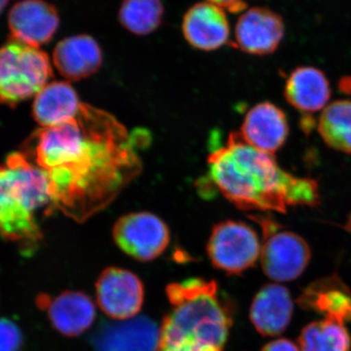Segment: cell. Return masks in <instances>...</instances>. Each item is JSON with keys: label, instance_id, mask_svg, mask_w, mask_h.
Returning <instances> with one entry per match:
<instances>
[{"label": "cell", "instance_id": "1", "mask_svg": "<svg viewBox=\"0 0 351 351\" xmlns=\"http://www.w3.org/2000/svg\"><path fill=\"white\" fill-rule=\"evenodd\" d=\"M137 141L110 113L82 103L75 119L34 132L23 152L47 173L52 212L83 223L140 174Z\"/></svg>", "mask_w": 351, "mask_h": 351}, {"label": "cell", "instance_id": "2", "mask_svg": "<svg viewBox=\"0 0 351 351\" xmlns=\"http://www.w3.org/2000/svg\"><path fill=\"white\" fill-rule=\"evenodd\" d=\"M208 172L219 193L242 211L286 213L290 206L320 203L315 180L283 170L274 154L247 144L239 132L210 154Z\"/></svg>", "mask_w": 351, "mask_h": 351}, {"label": "cell", "instance_id": "3", "mask_svg": "<svg viewBox=\"0 0 351 351\" xmlns=\"http://www.w3.org/2000/svg\"><path fill=\"white\" fill-rule=\"evenodd\" d=\"M170 309L157 351H223L232 311L214 280L191 278L166 287Z\"/></svg>", "mask_w": 351, "mask_h": 351}, {"label": "cell", "instance_id": "4", "mask_svg": "<svg viewBox=\"0 0 351 351\" xmlns=\"http://www.w3.org/2000/svg\"><path fill=\"white\" fill-rule=\"evenodd\" d=\"M52 193L46 171L23 152L7 156L0 165V237L17 242L25 250L43 239L36 212H52Z\"/></svg>", "mask_w": 351, "mask_h": 351}, {"label": "cell", "instance_id": "5", "mask_svg": "<svg viewBox=\"0 0 351 351\" xmlns=\"http://www.w3.org/2000/svg\"><path fill=\"white\" fill-rule=\"evenodd\" d=\"M51 76L49 57L39 48L10 39L0 47V105L16 107L36 96Z\"/></svg>", "mask_w": 351, "mask_h": 351}, {"label": "cell", "instance_id": "6", "mask_svg": "<svg viewBox=\"0 0 351 351\" xmlns=\"http://www.w3.org/2000/svg\"><path fill=\"white\" fill-rule=\"evenodd\" d=\"M250 218L262 228L260 260L265 276L278 282L301 276L311 258L306 240L297 233L283 230L270 216L253 215Z\"/></svg>", "mask_w": 351, "mask_h": 351}, {"label": "cell", "instance_id": "7", "mask_svg": "<svg viewBox=\"0 0 351 351\" xmlns=\"http://www.w3.org/2000/svg\"><path fill=\"white\" fill-rule=\"evenodd\" d=\"M262 242L257 232L243 221L217 223L208 240V257L216 269L237 276L251 269L261 257Z\"/></svg>", "mask_w": 351, "mask_h": 351}, {"label": "cell", "instance_id": "8", "mask_svg": "<svg viewBox=\"0 0 351 351\" xmlns=\"http://www.w3.org/2000/svg\"><path fill=\"white\" fill-rule=\"evenodd\" d=\"M112 237L120 250L140 262L160 257L170 243L167 225L149 212L122 216L113 226Z\"/></svg>", "mask_w": 351, "mask_h": 351}, {"label": "cell", "instance_id": "9", "mask_svg": "<svg viewBox=\"0 0 351 351\" xmlns=\"http://www.w3.org/2000/svg\"><path fill=\"white\" fill-rule=\"evenodd\" d=\"M97 304L115 321L136 317L144 304L145 290L135 274L120 267H107L96 282Z\"/></svg>", "mask_w": 351, "mask_h": 351}, {"label": "cell", "instance_id": "10", "mask_svg": "<svg viewBox=\"0 0 351 351\" xmlns=\"http://www.w3.org/2000/svg\"><path fill=\"white\" fill-rule=\"evenodd\" d=\"M280 14L267 7L246 9L235 25L234 46L246 54L267 56L278 49L285 36Z\"/></svg>", "mask_w": 351, "mask_h": 351}, {"label": "cell", "instance_id": "11", "mask_svg": "<svg viewBox=\"0 0 351 351\" xmlns=\"http://www.w3.org/2000/svg\"><path fill=\"white\" fill-rule=\"evenodd\" d=\"M36 304L47 315L53 328L68 338L82 336L96 319V306L80 291H64L56 295L40 294Z\"/></svg>", "mask_w": 351, "mask_h": 351}, {"label": "cell", "instance_id": "12", "mask_svg": "<svg viewBox=\"0 0 351 351\" xmlns=\"http://www.w3.org/2000/svg\"><path fill=\"white\" fill-rule=\"evenodd\" d=\"M59 25L56 7L45 0H21L9 11L10 40L32 47L50 43Z\"/></svg>", "mask_w": 351, "mask_h": 351}, {"label": "cell", "instance_id": "13", "mask_svg": "<svg viewBox=\"0 0 351 351\" xmlns=\"http://www.w3.org/2000/svg\"><path fill=\"white\" fill-rule=\"evenodd\" d=\"M101 325L92 345L96 351H157L160 327L145 316Z\"/></svg>", "mask_w": 351, "mask_h": 351}, {"label": "cell", "instance_id": "14", "mask_svg": "<svg viewBox=\"0 0 351 351\" xmlns=\"http://www.w3.org/2000/svg\"><path fill=\"white\" fill-rule=\"evenodd\" d=\"M239 133L247 144L274 156L287 141V117L274 104L263 101L254 106L245 115Z\"/></svg>", "mask_w": 351, "mask_h": 351}, {"label": "cell", "instance_id": "15", "mask_svg": "<svg viewBox=\"0 0 351 351\" xmlns=\"http://www.w3.org/2000/svg\"><path fill=\"white\" fill-rule=\"evenodd\" d=\"M182 31L189 45L202 51L223 47L230 36L226 11L207 1L196 3L186 11Z\"/></svg>", "mask_w": 351, "mask_h": 351}, {"label": "cell", "instance_id": "16", "mask_svg": "<svg viewBox=\"0 0 351 351\" xmlns=\"http://www.w3.org/2000/svg\"><path fill=\"white\" fill-rule=\"evenodd\" d=\"M302 309L319 313L324 319L351 322V290L338 274L313 281L297 300Z\"/></svg>", "mask_w": 351, "mask_h": 351}, {"label": "cell", "instance_id": "17", "mask_svg": "<svg viewBox=\"0 0 351 351\" xmlns=\"http://www.w3.org/2000/svg\"><path fill=\"white\" fill-rule=\"evenodd\" d=\"M53 63L60 75L71 82H78L100 69L103 52L96 39L88 34H77L57 44Z\"/></svg>", "mask_w": 351, "mask_h": 351}, {"label": "cell", "instance_id": "18", "mask_svg": "<svg viewBox=\"0 0 351 351\" xmlns=\"http://www.w3.org/2000/svg\"><path fill=\"white\" fill-rule=\"evenodd\" d=\"M294 304L288 289L267 284L260 289L250 307V320L263 336L282 334L292 319Z\"/></svg>", "mask_w": 351, "mask_h": 351}, {"label": "cell", "instance_id": "19", "mask_svg": "<svg viewBox=\"0 0 351 351\" xmlns=\"http://www.w3.org/2000/svg\"><path fill=\"white\" fill-rule=\"evenodd\" d=\"M326 75L314 66H298L286 80L284 97L288 104L302 113L320 112L331 98Z\"/></svg>", "mask_w": 351, "mask_h": 351}, {"label": "cell", "instance_id": "20", "mask_svg": "<svg viewBox=\"0 0 351 351\" xmlns=\"http://www.w3.org/2000/svg\"><path fill=\"white\" fill-rule=\"evenodd\" d=\"M82 106L69 82H51L34 97L32 117L41 127L57 126L75 119Z\"/></svg>", "mask_w": 351, "mask_h": 351}, {"label": "cell", "instance_id": "21", "mask_svg": "<svg viewBox=\"0 0 351 351\" xmlns=\"http://www.w3.org/2000/svg\"><path fill=\"white\" fill-rule=\"evenodd\" d=\"M318 133L328 147L351 154V101L329 104L321 113Z\"/></svg>", "mask_w": 351, "mask_h": 351}, {"label": "cell", "instance_id": "22", "mask_svg": "<svg viewBox=\"0 0 351 351\" xmlns=\"http://www.w3.org/2000/svg\"><path fill=\"white\" fill-rule=\"evenodd\" d=\"M301 351H351V338L345 324L323 319L309 323L299 338Z\"/></svg>", "mask_w": 351, "mask_h": 351}, {"label": "cell", "instance_id": "23", "mask_svg": "<svg viewBox=\"0 0 351 351\" xmlns=\"http://www.w3.org/2000/svg\"><path fill=\"white\" fill-rule=\"evenodd\" d=\"M164 12L161 0H122L119 20L131 34L147 36L162 24Z\"/></svg>", "mask_w": 351, "mask_h": 351}, {"label": "cell", "instance_id": "24", "mask_svg": "<svg viewBox=\"0 0 351 351\" xmlns=\"http://www.w3.org/2000/svg\"><path fill=\"white\" fill-rule=\"evenodd\" d=\"M23 343L20 327L8 318H0V351H21Z\"/></svg>", "mask_w": 351, "mask_h": 351}, {"label": "cell", "instance_id": "25", "mask_svg": "<svg viewBox=\"0 0 351 351\" xmlns=\"http://www.w3.org/2000/svg\"><path fill=\"white\" fill-rule=\"evenodd\" d=\"M214 5L221 7L230 13L244 12L248 6L249 0H206Z\"/></svg>", "mask_w": 351, "mask_h": 351}, {"label": "cell", "instance_id": "26", "mask_svg": "<svg viewBox=\"0 0 351 351\" xmlns=\"http://www.w3.org/2000/svg\"><path fill=\"white\" fill-rule=\"evenodd\" d=\"M261 351H301L299 346H295L293 341L286 339H278L270 341L263 346Z\"/></svg>", "mask_w": 351, "mask_h": 351}, {"label": "cell", "instance_id": "27", "mask_svg": "<svg viewBox=\"0 0 351 351\" xmlns=\"http://www.w3.org/2000/svg\"><path fill=\"white\" fill-rule=\"evenodd\" d=\"M11 1L12 0H0V16H1V14L3 13V11L5 10L6 7L8 6Z\"/></svg>", "mask_w": 351, "mask_h": 351}, {"label": "cell", "instance_id": "28", "mask_svg": "<svg viewBox=\"0 0 351 351\" xmlns=\"http://www.w3.org/2000/svg\"><path fill=\"white\" fill-rule=\"evenodd\" d=\"M346 228H348V230L351 232V218L350 221H348V226H346Z\"/></svg>", "mask_w": 351, "mask_h": 351}]
</instances>
